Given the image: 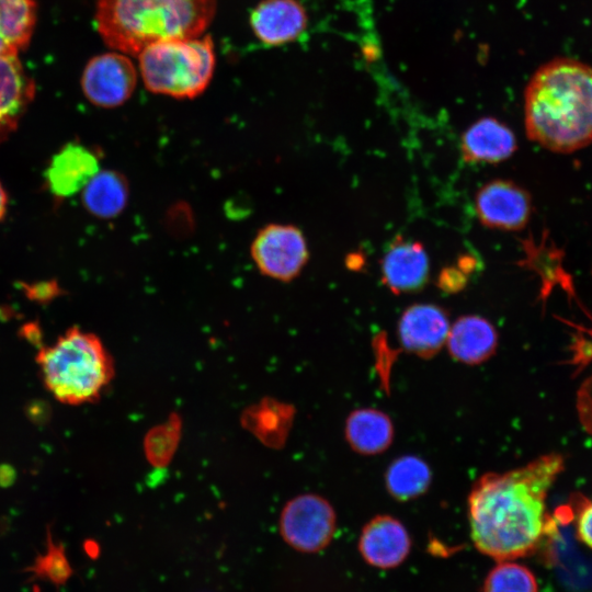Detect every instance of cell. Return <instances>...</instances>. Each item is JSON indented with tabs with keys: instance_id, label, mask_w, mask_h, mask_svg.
I'll return each instance as SVG.
<instances>
[{
	"instance_id": "cell-1",
	"label": "cell",
	"mask_w": 592,
	"mask_h": 592,
	"mask_svg": "<svg viewBox=\"0 0 592 592\" xmlns=\"http://www.w3.org/2000/svg\"><path fill=\"white\" fill-rule=\"evenodd\" d=\"M563 467V457L550 453L522 467L480 476L468 497L476 548L497 561L533 554L555 528L546 500Z\"/></svg>"
},
{
	"instance_id": "cell-2",
	"label": "cell",
	"mask_w": 592,
	"mask_h": 592,
	"mask_svg": "<svg viewBox=\"0 0 592 592\" xmlns=\"http://www.w3.org/2000/svg\"><path fill=\"white\" fill-rule=\"evenodd\" d=\"M527 137L558 153L592 143V67L559 57L540 66L524 95Z\"/></svg>"
},
{
	"instance_id": "cell-3",
	"label": "cell",
	"mask_w": 592,
	"mask_h": 592,
	"mask_svg": "<svg viewBox=\"0 0 592 592\" xmlns=\"http://www.w3.org/2000/svg\"><path fill=\"white\" fill-rule=\"evenodd\" d=\"M217 0H95V26L107 47L137 57L147 46L204 35Z\"/></svg>"
},
{
	"instance_id": "cell-4",
	"label": "cell",
	"mask_w": 592,
	"mask_h": 592,
	"mask_svg": "<svg viewBox=\"0 0 592 592\" xmlns=\"http://www.w3.org/2000/svg\"><path fill=\"white\" fill-rule=\"evenodd\" d=\"M35 362L46 390L69 406L95 402L115 375L113 357L101 339L78 327L42 345Z\"/></svg>"
},
{
	"instance_id": "cell-5",
	"label": "cell",
	"mask_w": 592,
	"mask_h": 592,
	"mask_svg": "<svg viewBox=\"0 0 592 592\" xmlns=\"http://www.w3.org/2000/svg\"><path fill=\"white\" fill-rule=\"evenodd\" d=\"M145 88L174 99H194L204 93L215 71L216 55L209 34L161 41L137 56Z\"/></svg>"
},
{
	"instance_id": "cell-6",
	"label": "cell",
	"mask_w": 592,
	"mask_h": 592,
	"mask_svg": "<svg viewBox=\"0 0 592 592\" xmlns=\"http://www.w3.org/2000/svg\"><path fill=\"white\" fill-rule=\"evenodd\" d=\"M280 533L294 549L317 553L329 545L337 528L331 503L317 493H301L288 500L280 515Z\"/></svg>"
},
{
	"instance_id": "cell-7",
	"label": "cell",
	"mask_w": 592,
	"mask_h": 592,
	"mask_svg": "<svg viewBox=\"0 0 592 592\" xmlns=\"http://www.w3.org/2000/svg\"><path fill=\"white\" fill-rule=\"evenodd\" d=\"M251 259L261 274L280 282L296 278L308 262L309 251L303 231L291 224H269L254 236Z\"/></svg>"
},
{
	"instance_id": "cell-8",
	"label": "cell",
	"mask_w": 592,
	"mask_h": 592,
	"mask_svg": "<svg viewBox=\"0 0 592 592\" xmlns=\"http://www.w3.org/2000/svg\"><path fill=\"white\" fill-rule=\"evenodd\" d=\"M137 81V70L129 56L114 50L96 55L87 62L81 89L93 105L114 109L133 95Z\"/></svg>"
},
{
	"instance_id": "cell-9",
	"label": "cell",
	"mask_w": 592,
	"mask_h": 592,
	"mask_svg": "<svg viewBox=\"0 0 592 592\" xmlns=\"http://www.w3.org/2000/svg\"><path fill=\"white\" fill-rule=\"evenodd\" d=\"M475 209L480 223L492 229L517 231L528 223L532 198L519 184L497 179L482 185L475 196Z\"/></svg>"
},
{
	"instance_id": "cell-10",
	"label": "cell",
	"mask_w": 592,
	"mask_h": 592,
	"mask_svg": "<svg viewBox=\"0 0 592 592\" xmlns=\"http://www.w3.org/2000/svg\"><path fill=\"white\" fill-rule=\"evenodd\" d=\"M449 327L447 312L440 306L414 304L399 319L398 339L403 351L431 358L446 343Z\"/></svg>"
},
{
	"instance_id": "cell-11",
	"label": "cell",
	"mask_w": 592,
	"mask_h": 592,
	"mask_svg": "<svg viewBox=\"0 0 592 592\" xmlns=\"http://www.w3.org/2000/svg\"><path fill=\"white\" fill-rule=\"evenodd\" d=\"M99 171L96 152L79 141H69L52 157L44 180L55 197L66 198L82 191Z\"/></svg>"
},
{
	"instance_id": "cell-12",
	"label": "cell",
	"mask_w": 592,
	"mask_h": 592,
	"mask_svg": "<svg viewBox=\"0 0 592 592\" xmlns=\"http://www.w3.org/2000/svg\"><path fill=\"white\" fill-rule=\"evenodd\" d=\"M249 23L262 44L280 46L305 32L308 15L298 0H262L252 9Z\"/></svg>"
},
{
	"instance_id": "cell-13",
	"label": "cell",
	"mask_w": 592,
	"mask_h": 592,
	"mask_svg": "<svg viewBox=\"0 0 592 592\" xmlns=\"http://www.w3.org/2000/svg\"><path fill=\"white\" fill-rule=\"evenodd\" d=\"M411 539L403 524L390 515H377L363 527L358 550L363 559L379 569L398 567L410 553Z\"/></svg>"
},
{
	"instance_id": "cell-14",
	"label": "cell",
	"mask_w": 592,
	"mask_h": 592,
	"mask_svg": "<svg viewBox=\"0 0 592 592\" xmlns=\"http://www.w3.org/2000/svg\"><path fill=\"white\" fill-rule=\"evenodd\" d=\"M429 271L423 246L402 237L394 239L382 261L383 283L397 295L422 289L428 283Z\"/></svg>"
},
{
	"instance_id": "cell-15",
	"label": "cell",
	"mask_w": 592,
	"mask_h": 592,
	"mask_svg": "<svg viewBox=\"0 0 592 592\" xmlns=\"http://www.w3.org/2000/svg\"><path fill=\"white\" fill-rule=\"evenodd\" d=\"M446 344L455 361L477 365L494 354L498 346V332L483 317L462 316L449 327Z\"/></svg>"
},
{
	"instance_id": "cell-16",
	"label": "cell",
	"mask_w": 592,
	"mask_h": 592,
	"mask_svg": "<svg viewBox=\"0 0 592 592\" xmlns=\"http://www.w3.org/2000/svg\"><path fill=\"white\" fill-rule=\"evenodd\" d=\"M516 138L503 123L492 117L475 122L462 136L460 151L466 162L497 163L516 150Z\"/></svg>"
},
{
	"instance_id": "cell-17",
	"label": "cell",
	"mask_w": 592,
	"mask_h": 592,
	"mask_svg": "<svg viewBox=\"0 0 592 592\" xmlns=\"http://www.w3.org/2000/svg\"><path fill=\"white\" fill-rule=\"evenodd\" d=\"M34 91V82L18 57L0 56V140L16 127Z\"/></svg>"
},
{
	"instance_id": "cell-18",
	"label": "cell",
	"mask_w": 592,
	"mask_h": 592,
	"mask_svg": "<svg viewBox=\"0 0 592 592\" xmlns=\"http://www.w3.org/2000/svg\"><path fill=\"white\" fill-rule=\"evenodd\" d=\"M294 417L295 409L292 405L263 398L243 411L241 424L263 445L281 448L289 435Z\"/></svg>"
},
{
	"instance_id": "cell-19",
	"label": "cell",
	"mask_w": 592,
	"mask_h": 592,
	"mask_svg": "<svg viewBox=\"0 0 592 592\" xmlns=\"http://www.w3.org/2000/svg\"><path fill=\"white\" fill-rule=\"evenodd\" d=\"M344 435L354 452L366 456L377 455L391 445L395 428L385 412L374 408H361L348 415Z\"/></svg>"
},
{
	"instance_id": "cell-20",
	"label": "cell",
	"mask_w": 592,
	"mask_h": 592,
	"mask_svg": "<svg viewBox=\"0 0 592 592\" xmlns=\"http://www.w3.org/2000/svg\"><path fill=\"white\" fill-rule=\"evenodd\" d=\"M129 186L126 178L115 170L99 171L82 190V204L93 216L111 219L126 207Z\"/></svg>"
},
{
	"instance_id": "cell-21",
	"label": "cell",
	"mask_w": 592,
	"mask_h": 592,
	"mask_svg": "<svg viewBox=\"0 0 592 592\" xmlns=\"http://www.w3.org/2000/svg\"><path fill=\"white\" fill-rule=\"evenodd\" d=\"M35 22L34 0H0V56H16L24 49Z\"/></svg>"
},
{
	"instance_id": "cell-22",
	"label": "cell",
	"mask_w": 592,
	"mask_h": 592,
	"mask_svg": "<svg viewBox=\"0 0 592 592\" xmlns=\"http://www.w3.org/2000/svg\"><path fill=\"white\" fill-rule=\"evenodd\" d=\"M432 473L429 465L415 455L396 458L385 474L389 494L398 501H408L422 496L430 487Z\"/></svg>"
},
{
	"instance_id": "cell-23",
	"label": "cell",
	"mask_w": 592,
	"mask_h": 592,
	"mask_svg": "<svg viewBox=\"0 0 592 592\" xmlns=\"http://www.w3.org/2000/svg\"><path fill=\"white\" fill-rule=\"evenodd\" d=\"M182 424L180 414L173 412L167 420L147 431L143 449L151 466L161 468L170 464L181 440Z\"/></svg>"
},
{
	"instance_id": "cell-24",
	"label": "cell",
	"mask_w": 592,
	"mask_h": 592,
	"mask_svg": "<svg viewBox=\"0 0 592 592\" xmlns=\"http://www.w3.org/2000/svg\"><path fill=\"white\" fill-rule=\"evenodd\" d=\"M532 571L516 562L500 561L485 579L482 592H537Z\"/></svg>"
},
{
	"instance_id": "cell-25",
	"label": "cell",
	"mask_w": 592,
	"mask_h": 592,
	"mask_svg": "<svg viewBox=\"0 0 592 592\" xmlns=\"http://www.w3.org/2000/svg\"><path fill=\"white\" fill-rule=\"evenodd\" d=\"M571 364L580 372L592 362V328L576 327Z\"/></svg>"
},
{
	"instance_id": "cell-26",
	"label": "cell",
	"mask_w": 592,
	"mask_h": 592,
	"mask_svg": "<svg viewBox=\"0 0 592 592\" xmlns=\"http://www.w3.org/2000/svg\"><path fill=\"white\" fill-rule=\"evenodd\" d=\"M467 283L466 273L459 267H445L439 276V286L446 293H457Z\"/></svg>"
},
{
	"instance_id": "cell-27",
	"label": "cell",
	"mask_w": 592,
	"mask_h": 592,
	"mask_svg": "<svg viewBox=\"0 0 592 592\" xmlns=\"http://www.w3.org/2000/svg\"><path fill=\"white\" fill-rule=\"evenodd\" d=\"M577 535L582 543L592 548V501L585 502L579 510Z\"/></svg>"
},
{
	"instance_id": "cell-28",
	"label": "cell",
	"mask_w": 592,
	"mask_h": 592,
	"mask_svg": "<svg viewBox=\"0 0 592 592\" xmlns=\"http://www.w3.org/2000/svg\"><path fill=\"white\" fill-rule=\"evenodd\" d=\"M8 207V194L0 182V220L4 217Z\"/></svg>"
}]
</instances>
